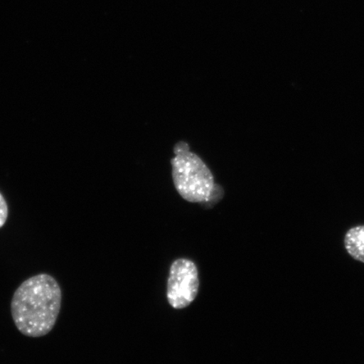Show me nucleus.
<instances>
[{
	"label": "nucleus",
	"instance_id": "f257e3e1",
	"mask_svg": "<svg viewBox=\"0 0 364 364\" xmlns=\"http://www.w3.org/2000/svg\"><path fill=\"white\" fill-rule=\"evenodd\" d=\"M62 290L47 273L30 277L16 290L11 316L21 334L29 338L48 335L55 326L61 309Z\"/></svg>",
	"mask_w": 364,
	"mask_h": 364
},
{
	"label": "nucleus",
	"instance_id": "20e7f679",
	"mask_svg": "<svg viewBox=\"0 0 364 364\" xmlns=\"http://www.w3.org/2000/svg\"><path fill=\"white\" fill-rule=\"evenodd\" d=\"M344 245L354 260L364 263V225L348 230L345 235Z\"/></svg>",
	"mask_w": 364,
	"mask_h": 364
},
{
	"label": "nucleus",
	"instance_id": "f03ea898",
	"mask_svg": "<svg viewBox=\"0 0 364 364\" xmlns=\"http://www.w3.org/2000/svg\"><path fill=\"white\" fill-rule=\"evenodd\" d=\"M171 159L172 178L181 197L189 203H216L224 197V190L215 183L206 164L191 151L188 143L180 141Z\"/></svg>",
	"mask_w": 364,
	"mask_h": 364
},
{
	"label": "nucleus",
	"instance_id": "39448f33",
	"mask_svg": "<svg viewBox=\"0 0 364 364\" xmlns=\"http://www.w3.org/2000/svg\"><path fill=\"white\" fill-rule=\"evenodd\" d=\"M9 215L8 205L3 195L0 193V229L6 225Z\"/></svg>",
	"mask_w": 364,
	"mask_h": 364
},
{
	"label": "nucleus",
	"instance_id": "7ed1b4c3",
	"mask_svg": "<svg viewBox=\"0 0 364 364\" xmlns=\"http://www.w3.org/2000/svg\"><path fill=\"white\" fill-rule=\"evenodd\" d=\"M199 279L197 267L188 259L172 264L167 285L168 301L173 308L184 309L197 297Z\"/></svg>",
	"mask_w": 364,
	"mask_h": 364
}]
</instances>
